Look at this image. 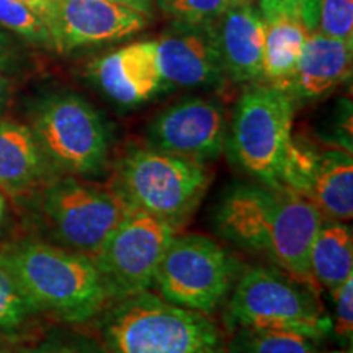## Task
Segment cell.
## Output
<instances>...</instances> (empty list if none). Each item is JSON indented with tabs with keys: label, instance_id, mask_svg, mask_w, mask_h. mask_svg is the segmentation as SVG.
Wrapping results in <instances>:
<instances>
[{
	"label": "cell",
	"instance_id": "cell-1",
	"mask_svg": "<svg viewBox=\"0 0 353 353\" xmlns=\"http://www.w3.org/2000/svg\"><path fill=\"white\" fill-rule=\"evenodd\" d=\"M324 214L286 187L234 185L214 211V229L231 244L267 257L276 268L316 288L309 249Z\"/></svg>",
	"mask_w": 353,
	"mask_h": 353
},
{
	"label": "cell",
	"instance_id": "cell-2",
	"mask_svg": "<svg viewBox=\"0 0 353 353\" xmlns=\"http://www.w3.org/2000/svg\"><path fill=\"white\" fill-rule=\"evenodd\" d=\"M0 260L38 311L59 321L81 324L112 303L94 259L65 247L23 241L3 249Z\"/></svg>",
	"mask_w": 353,
	"mask_h": 353
},
{
	"label": "cell",
	"instance_id": "cell-3",
	"mask_svg": "<svg viewBox=\"0 0 353 353\" xmlns=\"http://www.w3.org/2000/svg\"><path fill=\"white\" fill-rule=\"evenodd\" d=\"M101 332L110 353H226L208 314L175 306L151 291L117 301Z\"/></svg>",
	"mask_w": 353,
	"mask_h": 353
},
{
	"label": "cell",
	"instance_id": "cell-4",
	"mask_svg": "<svg viewBox=\"0 0 353 353\" xmlns=\"http://www.w3.org/2000/svg\"><path fill=\"white\" fill-rule=\"evenodd\" d=\"M210 185L205 164L148 148H130L114 167L112 192L131 211L179 229L195 213Z\"/></svg>",
	"mask_w": 353,
	"mask_h": 353
},
{
	"label": "cell",
	"instance_id": "cell-5",
	"mask_svg": "<svg viewBox=\"0 0 353 353\" xmlns=\"http://www.w3.org/2000/svg\"><path fill=\"white\" fill-rule=\"evenodd\" d=\"M224 316L231 330H286L316 342L332 335V317L316 288L273 267H254L239 275Z\"/></svg>",
	"mask_w": 353,
	"mask_h": 353
},
{
	"label": "cell",
	"instance_id": "cell-6",
	"mask_svg": "<svg viewBox=\"0 0 353 353\" xmlns=\"http://www.w3.org/2000/svg\"><path fill=\"white\" fill-rule=\"evenodd\" d=\"M294 101L265 82L247 87L234 110L226 149L231 161L259 183L281 187V172L293 143Z\"/></svg>",
	"mask_w": 353,
	"mask_h": 353
},
{
	"label": "cell",
	"instance_id": "cell-7",
	"mask_svg": "<svg viewBox=\"0 0 353 353\" xmlns=\"http://www.w3.org/2000/svg\"><path fill=\"white\" fill-rule=\"evenodd\" d=\"M239 278L237 260L203 234H175L159 262L154 288L175 306L213 314Z\"/></svg>",
	"mask_w": 353,
	"mask_h": 353
},
{
	"label": "cell",
	"instance_id": "cell-8",
	"mask_svg": "<svg viewBox=\"0 0 353 353\" xmlns=\"http://www.w3.org/2000/svg\"><path fill=\"white\" fill-rule=\"evenodd\" d=\"M32 131L54 170L95 176L105 170L110 131L94 105L72 92L44 99L33 114Z\"/></svg>",
	"mask_w": 353,
	"mask_h": 353
},
{
	"label": "cell",
	"instance_id": "cell-9",
	"mask_svg": "<svg viewBox=\"0 0 353 353\" xmlns=\"http://www.w3.org/2000/svg\"><path fill=\"white\" fill-rule=\"evenodd\" d=\"M41 213L57 244L94 259L130 208L112 192L81 176L65 175L43 185Z\"/></svg>",
	"mask_w": 353,
	"mask_h": 353
},
{
	"label": "cell",
	"instance_id": "cell-10",
	"mask_svg": "<svg viewBox=\"0 0 353 353\" xmlns=\"http://www.w3.org/2000/svg\"><path fill=\"white\" fill-rule=\"evenodd\" d=\"M176 228L151 214L130 211L94 257L113 303L151 291L159 262Z\"/></svg>",
	"mask_w": 353,
	"mask_h": 353
},
{
	"label": "cell",
	"instance_id": "cell-11",
	"mask_svg": "<svg viewBox=\"0 0 353 353\" xmlns=\"http://www.w3.org/2000/svg\"><path fill=\"white\" fill-rule=\"evenodd\" d=\"M281 187L312 203L330 219L350 221L353 216V161L345 149L317 151L291 143Z\"/></svg>",
	"mask_w": 353,
	"mask_h": 353
},
{
	"label": "cell",
	"instance_id": "cell-12",
	"mask_svg": "<svg viewBox=\"0 0 353 353\" xmlns=\"http://www.w3.org/2000/svg\"><path fill=\"white\" fill-rule=\"evenodd\" d=\"M226 138L223 107L201 97H188L170 105L157 113L148 128L151 148L200 164L218 159L226 149Z\"/></svg>",
	"mask_w": 353,
	"mask_h": 353
},
{
	"label": "cell",
	"instance_id": "cell-13",
	"mask_svg": "<svg viewBox=\"0 0 353 353\" xmlns=\"http://www.w3.org/2000/svg\"><path fill=\"white\" fill-rule=\"evenodd\" d=\"M44 23L52 46L68 52L132 37L143 32L149 19L108 0H56Z\"/></svg>",
	"mask_w": 353,
	"mask_h": 353
},
{
	"label": "cell",
	"instance_id": "cell-14",
	"mask_svg": "<svg viewBox=\"0 0 353 353\" xmlns=\"http://www.w3.org/2000/svg\"><path fill=\"white\" fill-rule=\"evenodd\" d=\"M157 43V59L167 85L218 88L226 82L210 21L175 20Z\"/></svg>",
	"mask_w": 353,
	"mask_h": 353
},
{
	"label": "cell",
	"instance_id": "cell-15",
	"mask_svg": "<svg viewBox=\"0 0 353 353\" xmlns=\"http://www.w3.org/2000/svg\"><path fill=\"white\" fill-rule=\"evenodd\" d=\"M97 87L123 107H136L167 87L156 41H138L99 57L88 68Z\"/></svg>",
	"mask_w": 353,
	"mask_h": 353
},
{
	"label": "cell",
	"instance_id": "cell-16",
	"mask_svg": "<svg viewBox=\"0 0 353 353\" xmlns=\"http://www.w3.org/2000/svg\"><path fill=\"white\" fill-rule=\"evenodd\" d=\"M226 77L262 82L265 25L252 2L242 3L210 21Z\"/></svg>",
	"mask_w": 353,
	"mask_h": 353
},
{
	"label": "cell",
	"instance_id": "cell-17",
	"mask_svg": "<svg viewBox=\"0 0 353 353\" xmlns=\"http://www.w3.org/2000/svg\"><path fill=\"white\" fill-rule=\"evenodd\" d=\"M353 44L329 38L319 32L311 33L291 77L280 88L294 101L324 99L352 74Z\"/></svg>",
	"mask_w": 353,
	"mask_h": 353
},
{
	"label": "cell",
	"instance_id": "cell-18",
	"mask_svg": "<svg viewBox=\"0 0 353 353\" xmlns=\"http://www.w3.org/2000/svg\"><path fill=\"white\" fill-rule=\"evenodd\" d=\"M257 10L265 25L262 82L280 88L293 74L311 33L298 0H259Z\"/></svg>",
	"mask_w": 353,
	"mask_h": 353
},
{
	"label": "cell",
	"instance_id": "cell-19",
	"mask_svg": "<svg viewBox=\"0 0 353 353\" xmlns=\"http://www.w3.org/2000/svg\"><path fill=\"white\" fill-rule=\"evenodd\" d=\"M52 172L32 128L0 118V192H30L51 180Z\"/></svg>",
	"mask_w": 353,
	"mask_h": 353
},
{
	"label": "cell",
	"instance_id": "cell-20",
	"mask_svg": "<svg viewBox=\"0 0 353 353\" xmlns=\"http://www.w3.org/2000/svg\"><path fill=\"white\" fill-rule=\"evenodd\" d=\"M309 272L329 291L353 275V231L347 221H322L309 249Z\"/></svg>",
	"mask_w": 353,
	"mask_h": 353
},
{
	"label": "cell",
	"instance_id": "cell-21",
	"mask_svg": "<svg viewBox=\"0 0 353 353\" xmlns=\"http://www.w3.org/2000/svg\"><path fill=\"white\" fill-rule=\"evenodd\" d=\"M231 332L226 353H319L316 341L286 330L239 327Z\"/></svg>",
	"mask_w": 353,
	"mask_h": 353
},
{
	"label": "cell",
	"instance_id": "cell-22",
	"mask_svg": "<svg viewBox=\"0 0 353 353\" xmlns=\"http://www.w3.org/2000/svg\"><path fill=\"white\" fill-rule=\"evenodd\" d=\"M41 314L10 268L0 260V332L20 329L32 317Z\"/></svg>",
	"mask_w": 353,
	"mask_h": 353
},
{
	"label": "cell",
	"instance_id": "cell-23",
	"mask_svg": "<svg viewBox=\"0 0 353 353\" xmlns=\"http://www.w3.org/2000/svg\"><path fill=\"white\" fill-rule=\"evenodd\" d=\"M0 26L38 46H52L44 20L19 0H0Z\"/></svg>",
	"mask_w": 353,
	"mask_h": 353
},
{
	"label": "cell",
	"instance_id": "cell-24",
	"mask_svg": "<svg viewBox=\"0 0 353 353\" xmlns=\"http://www.w3.org/2000/svg\"><path fill=\"white\" fill-rule=\"evenodd\" d=\"M317 32L353 44V0H321Z\"/></svg>",
	"mask_w": 353,
	"mask_h": 353
},
{
	"label": "cell",
	"instance_id": "cell-25",
	"mask_svg": "<svg viewBox=\"0 0 353 353\" xmlns=\"http://www.w3.org/2000/svg\"><path fill=\"white\" fill-rule=\"evenodd\" d=\"M252 0H172L164 13L174 20L211 21L218 17Z\"/></svg>",
	"mask_w": 353,
	"mask_h": 353
},
{
	"label": "cell",
	"instance_id": "cell-26",
	"mask_svg": "<svg viewBox=\"0 0 353 353\" xmlns=\"http://www.w3.org/2000/svg\"><path fill=\"white\" fill-rule=\"evenodd\" d=\"M335 309L332 317V334L343 345L352 347L353 339V275L330 291Z\"/></svg>",
	"mask_w": 353,
	"mask_h": 353
},
{
	"label": "cell",
	"instance_id": "cell-27",
	"mask_svg": "<svg viewBox=\"0 0 353 353\" xmlns=\"http://www.w3.org/2000/svg\"><path fill=\"white\" fill-rule=\"evenodd\" d=\"M19 353H110V350L105 343H100L87 335L68 334L52 335L44 339L38 345L19 350Z\"/></svg>",
	"mask_w": 353,
	"mask_h": 353
},
{
	"label": "cell",
	"instance_id": "cell-28",
	"mask_svg": "<svg viewBox=\"0 0 353 353\" xmlns=\"http://www.w3.org/2000/svg\"><path fill=\"white\" fill-rule=\"evenodd\" d=\"M108 2H114L118 6L132 8V10L143 13L148 19H152L154 0H108Z\"/></svg>",
	"mask_w": 353,
	"mask_h": 353
},
{
	"label": "cell",
	"instance_id": "cell-29",
	"mask_svg": "<svg viewBox=\"0 0 353 353\" xmlns=\"http://www.w3.org/2000/svg\"><path fill=\"white\" fill-rule=\"evenodd\" d=\"M12 99V82L7 77L6 69L0 68V117L6 112Z\"/></svg>",
	"mask_w": 353,
	"mask_h": 353
},
{
	"label": "cell",
	"instance_id": "cell-30",
	"mask_svg": "<svg viewBox=\"0 0 353 353\" xmlns=\"http://www.w3.org/2000/svg\"><path fill=\"white\" fill-rule=\"evenodd\" d=\"M19 2L25 3L26 7L32 8L33 12H37L38 15L44 20V19H46L48 13H50L52 6H54L56 0H19Z\"/></svg>",
	"mask_w": 353,
	"mask_h": 353
},
{
	"label": "cell",
	"instance_id": "cell-31",
	"mask_svg": "<svg viewBox=\"0 0 353 353\" xmlns=\"http://www.w3.org/2000/svg\"><path fill=\"white\" fill-rule=\"evenodd\" d=\"M12 41L6 33L0 30V68L7 69L8 61L12 59Z\"/></svg>",
	"mask_w": 353,
	"mask_h": 353
},
{
	"label": "cell",
	"instance_id": "cell-32",
	"mask_svg": "<svg viewBox=\"0 0 353 353\" xmlns=\"http://www.w3.org/2000/svg\"><path fill=\"white\" fill-rule=\"evenodd\" d=\"M6 210H7V203H6V196L3 193L0 192V228H2L3 218H6Z\"/></svg>",
	"mask_w": 353,
	"mask_h": 353
},
{
	"label": "cell",
	"instance_id": "cell-33",
	"mask_svg": "<svg viewBox=\"0 0 353 353\" xmlns=\"http://www.w3.org/2000/svg\"><path fill=\"white\" fill-rule=\"evenodd\" d=\"M0 353H19V352H17L7 341L0 339Z\"/></svg>",
	"mask_w": 353,
	"mask_h": 353
},
{
	"label": "cell",
	"instance_id": "cell-34",
	"mask_svg": "<svg viewBox=\"0 0 353 353\" xmlns=\"http://www.w3.org/2000/svg\"><path fill=\"white\" fill-rule=\"evenodd\" d=\"M154 2H156V3H157V6H159V8H161V10H162V12H164V10H165V8H167V7H169V3L172 2V0H154Z\"/></svg>",
	"mask_w": 353,
	"mask_h": 353
},
{
	"label": "cell",
	"instance_id": "cell-35",
	"mask_svg": "<svg viewBox=\"0 0 353 353\" xmlns=\"http://www.w3.org/2000/svg\"><path fill=\"white\" fill-rule=\"evenodd\" d=\"M319 353H352V347L343 348V350H330V352H319Z\"/></svg>",
	"mask_w": 353,
	"mask_h": 353
}]
</instances>
